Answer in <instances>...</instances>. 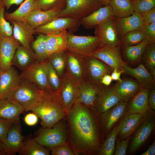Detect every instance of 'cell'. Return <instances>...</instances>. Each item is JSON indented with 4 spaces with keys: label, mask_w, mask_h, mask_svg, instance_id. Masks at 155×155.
Returning <instances> with one entry per match:
<instances>
[{
    "label": "cell",
    "mask_w": 155,
    "mask_h": 155,
    "mask_svg": "<svg viewBox=\"0 0 155 155\" xmlns=\"http://www.w3.org/2000/svg\"><path fill=\"white\" fill-rule=\"evenodd\" d=\"M65 119L67 144L74 155H97L104 139L100 115L95 108L75 100Z\"/></svg>",
    "instance_id": "1"
},
{
    "label": "cell",
    "mask_w": 155,
    "mask_h": 155,
    "mask_svg": "<svg viewBox=\"0 0 155 155\" xmlns=\"http://www.w3.org/2000/svg\"><path fill=\"white\" fill-rule=\"evenodd\" d=\"M31 111L40 119L43 128L53 127L67 114L59 94L53 90L44 91L41 100Z\"/></svg>",
    "instance_id": "2"
},
{
    "label": "cell",
    "mask_w": 155,
    "mask_h": 155,
    "mask_svg": "<svg viewBox=\"0 0 155 155\" xmlns=\"http://www.w3.org/2000/svg\"><path fill=\"white\" fill-rule=\"evenodd\" d=\"M34 139L49 150L55 147L67 144V124L65 118L60 120L51 127L39 129Z\"/></svg>",
    "instance_id": "3"
},
{
    "label": "cell",
    "mask_w": 155,
    "mask_h": 155,
    "mask_svg": "<svg viewBox=\"0 0 155 155\" xmlns=\"http://www.w3.org/2000/svg\"><path fill=\"white\" fill-rule=\"evenodd\" d=\"M43 92L34 84L21 78L12 98L24 107L25 111H31L40 101Z\"/></svg>",
    "instance_id": "4"
},
{
    "label": "cell",
    "mask_w": 155,
    "mask_h": 155,
    "mask_svg": "<svg viewBox=\"0 0 155 155\" xmlns=\"http://www.w3.org/2000/svg\"><path fill=\"white\" fill-rule=\"evenodd\" d=\"M103 6L102 0H66L59 16L80 20Z\"/></svg>",
    "instance_id": "5"
},
{
    "label": "cell",
    "mask_w": 155,
    "mask_h": 155,
    "mask_svg": "<svg viewBox=\"0 0 155 155\" xmlns=\"http://www.w3.org/2000/svg\"><path fill=\"white\" fill-rule=\"evenodd\" d=\"M153 110L150 108L144 115L142 122L131 137L127 149L129 153L137 151L152 134L155 125V113Z\"/></svg>",
    "instance_id": "6"
},
{
    "label": "cell",
    "mask_w": 155,
    "mask_h": 155,
    "mask_svg": "<svg viewBox=\"0 0 155 155\" xmlns=\"http://www.w3.org/2000/svg\"><path fill=\"white\" fill-rule=\"evenodd\" d=\"M67 51L85 58L99 46V40L95 36H78L69 32Z\"/></svg>",
    "instance_id": "7"
},
{
    "label": "cell",
    "mask_w": 155,
    "mask_h": 155,
    "mask_svg": "<svg viewBox=\"0 0 155 155\" xmlns=\"http://www.w3.org/2000/svg\"><path fill=\"white\" fill-rule=\"evenodd\" d=\"M121 45L111 47L105 45L99 46L88 57L96 58L109 66L113 70L116 68L118 71H124L125 62L121 55Z\"/></svg>",
    "instance_id": "8"
},
{
    "label": "cell",
    "mask_w": 155,
    "mask_h": 155,
    "mask_svg": "<svg viewBox=\"0 0 155 155\" xmlns=\"http://www.w3.org/2000/svg\"><path fill=\"white\" fill-rule=\"evenodd\" d=\"M79 20L68 17H59L50 22L34 29L35 33L45 35H56L65 30L74 33L79 29Z\"/></svg>",
    "instance_id": "9"
},
{
    "label": "cell",
    "mask_w": 155,
    "mask_h": 155,
    "mask_svg": "<svg viewBox=\"0 0 155 155\" xmlns=\"http://www.w3.org/2000/svg\"><path fill=\"white\" fill-rule=\"evenodd\" d=\"M95 36L99 39V46L113 47L122 45L117 33L114 18L112 17L96 26Z\"/></svg>",
    "instance_id": "10"
},
{
    "label": "cell",
    "mask_w": 155,
    "mask_h": 155,
    "mask_svg": "<svg viewBox=\"0 0 155 155\" xmlns=\"http://www.w3.org/2000/svg\"><path fill=\"white\" fill-rule=\"evenodd\" d=\"M20 75L21 78L33 83L42 91H54L48 82L44 61H36L27 69L22 71Z\"/></svg>",
    "instance_id": "11"
},
{
    "label": "cell",
    "mask_w": 155,
    "mask_h": 155,
    "mask_svg": "<svg viewBox=\"0 0 155 155\" xmlns=\"http://www.w3.org/2000/svg\"><path fill=\"white\" fill-rule=\"evenodd\" d=\"M127 111V102H120L100 115V126L104 139Z\"/></svg>",
    "instance_id": "12"
},
{
    "label": "cell",
    "mask_w": 155,
    "mask_h": 155,
    "mask_svg": "<svg viewBox=\"0 0 155 155\" xmlns=\"http://www.w3.org/2000/svg\"><path fill=\"white\" fill-rule=\"evenodd\" d=\"M21 80L18 71L13 66L5 71H1L0 76V99L12 98Z\"/></svg>",
    "instance_id": "13"
},
{
    "label": "cell",
    "mask_w": 155,
    "mask_h": 155,
    "mask_svg": "<svg viewBox=\"0 0 155 155\" xmlns=\"http://www.w3.org/2000/svg\"><path fill=\"white\" fill-rule=\"evenodd\" d=\"M102 86L89 80H84L78 83L76 100L86 106L94 108Z\"/></svg>",
    "instance_id": "14"
},
{
    "label": "cell",
    "mask_w": 155,
    "mask_h": 155,
    "mask_svg": "<svg viewBox=\"0 0 155 155\" xmlns=\"http://www.w3.org/2000/svg\"><path fill=\"white\" fill-rule=\"evenodd\" d=\"M21 44L13 35H0V66L1 71H5L12 66V61L16 51Z\"/></svg>",
    "instance_id": "15"
},
{
    "label": "cell",
    "mask_w": 155,
    "mask_h": 155,
    "mask_svg": "<svg viewBox=\"0 0 155 155\" xmlns=\"http://www.w3.org/2000/svg\"><path fill=\"white\" fill-rule=\"evenodd\" d=\"M65 5L47 10H32L23 21L26 22L35 29L59 17L60 12Z\"/></svg>",
    "instance_id": "16"
},
{
    "label": "cell",
    "mask_w": 155,
    "mask_h": 155,
    "mask_svg": "<svg viewBox=\"0 0 155 155\" xmlns=\"http://www.w3.org/2000/svg\"><path fill=\"white\" fill-rule=\"evenodd\" d=\"M21 132L20 119L14 120L3 143V154L13 155L18 152L24 138Z\"/></svg>",
    "instance_id": "17"
},
{
    "label": "cell",
    "mask_w": 155,
    "mask_h": 155,
    "mask_svg": "<svg viewBox=\"0 0 155 155\" xmlns=\"http://www.w3.org/2000/svg\"><path fill=\"white\" fill-rule=\"evenodd\" d=\"M65 57L67 73L78 83L85 80L86 76L85 58L67 51Z\"/></svg>",
    "instance_id": "18"
},
{
    "label": "cell",
    "mask_w": 155,
    "mask_h": 155,
    "mask_svg": "<svg viewBox=\"0 0 155 155\" xmlns=\"http://www.w3.org/2000/svg\"><path fill=\"white\" fill-rule=\"evenodd\" d=\"M63 77L60 88L57 93L67 113L76 99L78 83L67 73Z\"/></svg>",
    "instance_id": "19"
},
{
    "label": "cell",
    "mask_w": 155,
    "mask_h": 155,
    "mask_svg": "<svg viewBox=\"0 0 155 155\" xmlns=\"http://www.w3.org/2000/svg\"><path fill=\"white\" fill-rule=\"evenodd\" d=\"M144 115L135 113H127L118 124L117 138L120 140L131 136L143 120Z\"/></svg>",
    "instance_id": "20"
},
{
    "label": "cell",
    "mask_w": 155,
    "mask_h": 155,
    "mask_svg": "<svg viewBox=\"0 0 155 155\" xmlns=\"http://www.w3.org/2000/svg\"><path fill=\"white\" fill-rule=\"evenodd\" d=\"M87 75L89 81L101 84V80L106 74H109L113 70L107 65L96 58L87 57L85 58Z\"/></svg>",
    "instance_id": "21"
},
{
    "label": "cell",
    "mask_w": 155,
    "mask_h": 155,
    "mask_svg": "<svg viewBox=\"0 0 155 155\" xmlns=\"http://www.w3.org/2000/svg\"><path fill=\"white\" fill-rule=\"evenodd\" d=\"M114 20L120 39L129 32L139 30L144 23L142 14L135 11L127 17L114 18Z\"/></svg>",
    "instance_id": "22"
},
{
    "label": "cell",
    "mask_w": 155,
    "mask_h": 155,
    "mask_svg": "<svg viewBox=\"0 0 155 155\" xmlns=\"http://www.w3.org/2000/svg\"><path fill=\"white\" fill-rule=\"evenodd\" d=\"M120 102L113 86H102L95 102L94 108L100 115Z\"/></svg>",
    "instance_id": "23"
},
{
    "label": "cell",
    "mask_w": 155,
    "mask_h": 155,
    "mask_svg": "<svg viewBox=\"0 0 155 155\" xmlns=\"http://www.w3.org/2000/svg\"><path fill=\"white\" fill-rule=\"evenodd\" d=\"M13 25L12 35L22 46L31 47L34 41V29L24 21L10 22Z\"/></svg>",
    "instance_id": "24"
},
{
    "label": "cell",
    "mask_w": 155,
    "mask_h": 155,
    "mask_svg": "<svg viewBox=\"0 0 155 155\" xmlns=\"http://www.w3.org/2000/svg\"><path fill=\"white\" fill-rule=\"evenodd\" d=\"M123 68L124 73L135 78L140 87L150 90L155 89V80L143 64H141L137 67L133 68L129 67L125 62Z\"/></svg>",
    "instance_id": "25"
},
{
    "label": "cell",
    "mask_w": 155,
    "mask_h": 155,
    "mask_svg": "<svg viewBox=\"0 0 155 155\" xmlns=\"http://www.w3.org/2000/svg\"><path fill=\"white\" fill-rule=\"evenodd\" d=\"M112 17H114L111 8L108 5L100 7L80 21V25L84 28L90 29Z\"/></svg>",
    "instance_id": "26"
},
{
    "label": "cell",
    "mask_w": 155,
    "mask_h": 155,
    "mask_svg": "<svg viewBox=\"0 0 155 155\" xmlns=\"http://www.w3.org/2000/svg\"><path fill=\"white\" fill-rule=\"evenodd\" d=\"M150 89L140 87L138 92L127 102V113H135L144 115L150 108L148 97Z\"/></svg>",
    "instance_id": "27"
},
{
    "label": "cell",
    "mask_w": 155,
    "mask_h": 155,
    "mask_svg": "<svg viewBox=\"0 0 155 155\" xmlns=\"http://www.w3.org/2000/svg\"><path fill=\"white\" fill-rule=\"evenodd\" d=\"M68 34V32L65 30L57 34L46 35L48 57L53 54L65 52L67 51Z\"/></svg>",
    "instance_id": "28"
},
{
    "label": "cell",
    "mask_w": 155,
    "mask_h": 155,
    "mask_svg": "<svg viewBox=\"0 0 155 155\" xmlns=\"http://www.w3.org/2000/svg\"><path fill=\"white\" fill-rule=\"evenodd\" d=\"M36 61V55L32 48H27L20 44L16 51L12 64L22 71Z\"/></svg>",
    "instance_id": "29"
},
{
    "label": "cell",
    "mask_w": 155,
    "mask_h": 155,
    "mask_svg": "<svg viewBox=\"0 0 155 155\" xmlns=\"http://www.w3.org/2000/svg\"><path fill=\"white\" fill-rule=\"evenodd\" d=\"M120 102H128L138 92L140 86L139 84L129 79H124L117 81L113 86Z\"/></svg>",
    "instance_id": "30"
},
{
    "label": "cell",
    "mask_w": 155,
    "mask_h": 155,
    "mask_svg": "<svg viewBox=\"0 0 155 155\" xmlns=\"http://www.w3.org/2000/svg\"><path fill=\"white\" fill-rule=\"evenodd\" d=\"M25 111L24 107L12 98L0 99V118L15 120Z\"/></svg>",
    "instance_id": "31"
},
{
    "label": "cell",
    "mask_w": 155,
    "mask_h": 155,
    "mask_svg": "<svg viewBox=\"0 0 155 155\" xmlns=\"http://www.w3.org/2000/svg\"><path fill=\"white\" fill-rule=\"evenodd\" d=\"M109 5L114 18H121L131 16L134 12L130 0H111Z\"/></svg>",
    "instance_id": "32"
},
{
    "label": "cell",
    "mask_w": 155,
    "mask_h": 155,
    "mask_svg": "<svg viewBox=\"0 0 155 155\" xmlns=\"http://www.w3.org/2000/svg\"><path fill=\"white\" fill-rule=\"evenodd\" d=\"M49 151L38 144L34 138H28L24 140L18 153L21 155H49Z\"/></svg>",
    "instance_id": "33"
},
{
    "label": "cell",
    "mask_w": 155,
    "mask_h": 155,
    "mask_svg": "<svg viewBox=\"0 0 155 155\" xmlns=\"http://www.w3.org/2000/svg\"><path fill=\"white\" fill-rule=\"evenodd\" d=\"M149 42L145 39L137 45L126 46L122 45L123 55L126 59L132 63H138L142 59V54Z\"/></svg>",
    "instance_id": "34"
},
{
    "label": "cell",
    "mask_w": 155,
    "mask_h": 155,
    "mask_svg": "<svg viewBox=\"0 0 155 155\" xmlns=\"http://www.w3.org/2000/svg\"><path fill=\"white\" fill-rule=\"evenodd\" d=\"M35 0H25L19 7L11 13H5L6 19L9 21H23L31 10Z\"/></svg>",
    "instance_id": "35"
},
{
    "label": "cell",
    "mask_w": 155,
    "mask_h": 155,
    "mask_svg": "<svg viewBox=\"0 0 155 155\" xmlns=\"http://www.w3.org/2000/svg\"><path fill=\"white\" fill-rule=\"evenodd\" d=\"M118 129V124H116L106 136V138L104 140L97 155L114 154Z\"/></svg>",
    "instance_id": "36"
},
{
    "label": "cell",
    "mask_w": 155,
    "mask_h": 155,
    "mask_svg": "<svg viewBox=\"0 0 155 155\" xmlns=\"http://www.w3.org/2000/svg\"><path fill=\"white\" fill-rule=\"evenodd\" d=\"M46 35L45 34H38L36 40L31 44L36 59L39 61H44L48 58L46 52Z\"/></svg>",
    "instance_id": "37"
},
{
    "label": "cell",
    "mask_w": 155,
    "mask_h": 155,
    "mask_svg": "<svg viewBox=\"0 0 155 155\" xmlns=\"http://www.w3.org/2000/svg\"><path fill=\"white\" fill-rule=\"evenodd\" d=\"M61 77L64 75L66 67L65 52L53 54L46 60Z\"/></svg>",
    "instance_id": "38"
},
{
    "label": "cell",
    "mask_w": 155,
    "mask_h": 155,
    "mask_svg": "<svg viewBox=\"0 0 155 155\" xmlns=\"http://www.w3.org/2000/svg\"><path fill=\"white\" fill-rule=\"evenodd\" d=\"M44 65L49 85L55 91L58 92L60 88L61 80L56 71L46 60Z\"/></svg>",
    "instance_id": "39"
},
{
    "label": "cell",
    "mask_w": 155,
    "mask_h": 155,
    "mask_svg": "<svg viewBox=\"0 0 155 155\" xmlns=\"http://www.w3.org/2000/svg\"><path fill=\"white\" fill-rule=\"evenodd\" d=\"M141 59L145 67L150 72L155 69V43L148 44L144 51Z\"/></svg>",
    "instance_id": "40"
},
{
    "label": "cell",
    "mask_w": 155,
    "mask_h": 155,
    "mask_svg": "<svg viewBox=\"0 0 155 155\" xmlns=\"http://www.w3.org/2000/svg\"><path fill=\"white\" fill-rule=\"evenodd\" d=\"M145 39L140 30H133L127 33L120 39L123 46H131L138 44Z\"/></svg>",
    "instance_id": "41"
},
{
    "label": "cell",
    "mask_w": 155,
    "mask_h": 155,
    "mask_svg": "<svg viewBox=\"0 0 155 155\" xmlns=\"http://www.w3.org/2000/svg\"><path fill=\"white\" fill-rule=\"evenodd\" d=\"M66 0H35L31 10H47L65 5Z\"/></svg>",
    "instance_id": "42"
},
{
    "label": "cell",
    "mask_w": 155,
    "mask_h": 155,
    "mask_svg": "<svg viewBox=\"0 0 155 155\" xmlns=\"http://www.w3.org/2000/svg\"><path fill=\"white\" fill-rule=\"evenodd\" d=\"M5 8L4 5L0 1V35L10 36L12 35L13 28L5 17Z\"/></svg>",
    "instance_id": "43"
},
{
    "label": "cell",
    "mask_w": 155,
    "mask_h": 155,
    "mask_svg": "<svg viewBox=\"0 0 155 155\" xmlns=\"http://www.w3.org/2000/svg\"><path fill=\"white\" fill-rule=\"evenodd\" d=\"M134 11L140 13L155 7V0H133Z\"/></svg>",
    "instance_id": "44"
},
{
    "label": "cell",
    "mask_w": 155,
    "mask_h": 155,
    "mask_svg": "<svg viewBox=\"0 0 155 155\" xmlns=\"http://www.w3.org/2000/svg\"><path fill=\"white\" fill-rule=\"evenodd\" d=\"M139 30L149 43H155V24L144 23Z\"/></svg>",
    "instance_id": "45"
},
{
    "label": "cell",
    "mask_w": 155,
    "mask_h": 155,
    "mask_svg": "<svg viewBox=\"0 0 155 155\" xmlns=\"http://www.w3.org/2000/svg\"><path fill=\"white\" fill-rule=\"evenodd\" d=\"M131 137L129 136L125 139L121 140L117 138L114 155H126Z\"/></svg>",
    "instance_id": "46"
},
{
    "label": "cell",
    "mask_w": 155,
    "mask_h": 155,
    "mask_svg": "<svg viewBox=\"0 0 155 155\" xmlns=\"http://www.w3.org/2000/svg\"><path fill=\"white\" fill-rule=\"evenodd\" d=\"M14 121L0 118V140L3 143Z\"/></svg>",
    "instance_id": "47"
},
{
    "label": "cell",
    "mask_w": 155,
    "mask_h": 155,
    "mask_svg": "<svg viewBox=\"0 0 155 155\" xmlns=\"http://www.w3.org/2000/svg\"><path fill=\"white\" fill-rule=\"evenodd\" d=\"M50 150L52 155H74L67 144L55 147Z\"/></svg>",
    "instance_id": "48"
},
{
    "label": "cell",
    "mask_w": 155,
    "mask_h": 155,
    "mask_svg": "<svg viewBox=\"0 0 155 155\" xmlns=\"http://www.w3.org/2000/svg\"><path fill=\"white\" fill-rule=\"evenodd\" d=\"M141 14L144 23L155 24V7Z\"/></svg>",
    "instance_id": "49"
},
{
    "label": "cell",
    "mask_w": 155,
    "mask_h": 155,
    "mask_svg": "<svg viewBox=\"0 0 155 155\" xmlns=\"http://www.w3.org/2000/svg\"><path fill=\"white\" fill-rule=\"evenodd\" d=\"M38 117L34 113H28L24 117V122L28 126H33L38 123Z\"/></svg>",
    "instance_id": "50"
},
{
    "label": "cell",
    "mask_w": 155,
    "mask_h": 155,
    "mask_svg": "<svg viewBox=\"0 0 155 155\" xmlns=\"http://www.w3.org/2000/svg\"><path fill=\"white\" fill-rule=\"evenodd\" d=\"M148 104L150 108L155 110V89L150 90L148 97Z\"/></svg>",
    "instance_id": "51"
},
{
    "label": "cell",
    "mask_w": 155,
    "mask_h": 155,
    "mask_svg": "<svg viewBox=\"0 0 155 155\" xmlns=\"http://www.w3.org/2000/svg\"><path fill=\"white\" fill-rule=\"evenodd\" d=\"M24 0H0L5 6L7 9L8 10L11 6L13 4L19 5Z\"/></svg>",
    "instance_id": "52"
},
{
    "label": "cell",
    "mask_w": 155,
    "mask_h": 155,
    "mask_svg": "<svg viewBox=\"0 0 155 155\" xmlns=\"http://www.w3.org/2000/svg\"><path fill=\"white\" fill-rule=\"evenodd\" d=\"M124 71H118L116 68L114 69L113 70V72L111 75V76L113 80L117 81L119 82L122 81L121 78V75L122 73H124Z\"/></svg>",
    "instance_id": "53"
},
{
    "label": "cell",
    "mask_w": 155,
    "mask_h": 155,
    "mask_svg": "<svg viewBox=\"0 0 155 155\" xmlns=\"http://www.w3.org/2000/svg\"><path fill=\"white\" fill-rule=\"evenodd\" d=\"M112 80L111 75L109 74H106L102 78L100 83L105 86H108L111 84Z\"/></svg>",
    "instance_id": "54"
},
{
    "label": "cell",
    "mask_w": 155,
    "mask_h": 155,
    "mask_svg": "<svg viewBox=\"0 0 155 155\" xmlns=\"http://www.w3.org/2000/svg\"><path fill=\"white\" fill-rule=\"evenodd\" d=\"M155 155V141L154 140L148 149L140 155Z\"/></svg>",
    "instance_id": "55"
},
{
    "label": "cell",
    "mask_w": 155,
    "mask_h": 155,
    "mask_svg": "<svg viewBox=\"0 0 155 155\" xmlns=\"http://www.w3.org/2000/svg\"><path fill=\"white\" fill-rule=\"evenodd\" d=\"M4 150L3 142L0 140V154H2Z\"/></svg>",
    "instance_id": "56"
},
{
    "label": "cell",
    "mask_w": 155,
    "mask_h": 155,
    "mask_svg": "<svg viewBox=\"0 0 155 155\" xmlns=\"http://www.w3.org/2000/svg\"><path fill=\"white\" fill-rule=\"evenodd\" d=\"M104 6L108 5L111 0H102Z\"/></svg>",
    "instance_id": "57"
},
{
    "label": "cell",
    "mask_w": 155,
    "mask_h": 155,
    "mask_svg": "<svg viewBox=\"0 0 155 155\" xmlns=\"http://www.w3.org/2000/svg\"><path fill=\"white\" fill-rule=\"evenodd\" d=\"M1 68L0 66V76L1 74Z\"/></svg>",
    "instance_id": "58"
},
{
    "label": "cell",
    "mask_w": 155,
    "mask_h": 155,
    "mask_svg": "<svg viewBox=\"0 0 155 155\" xmlns=\"http://www.w3.org/2000/svg\"></svg>",
    "instance_id": "59"
}]
</instances>
